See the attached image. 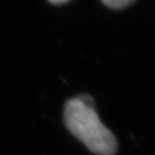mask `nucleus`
<instances>
[{
    "label": "nucleus",
    "mask_w": 155,
    "mask_h": 155,
    "mask_svg": "<svg viewBox=\"0 0 155 155\" xmlns=\"http://www.w3.org/2000/svg\"><path fill=\"white\" fill-rule=\"evenodd\" d=\"M65 123L74 137L97 155H114L117 142L114 135L101 123L93 102L79 97L66 104Z\"/></svg>",
    "instance_id": "f257e3e1"
},
{
    "label": "nucleus",
    "mask_w": 155,
    "mask_h": 155,
    "mask_svg": "<svg viewBox=\"0 0 155 155\" xmlns=\"http://www.w3.org/2000/svg\"><path fill=\"white\" fill-rule=\"evenodd\" d=\"M107 7L112 9H122V8L128 5L134 0H101Z\"/></svg>",
    "instance_id": "f03ea898"
},
{
    "label": "nucleus",
    "mask_w": 155,
    "mask_h": 155,
    "mask_svg": "<svg viewBox=\"0 0 155 155\" xmlns=\"http://www.w3.org/2000/svg\"><path fill=\"white\" fill-rule=\"evenodd\" d=\"M48 1L54 3V5H61V3L66 2V1H68V0H48Z\"/></svg>",
    "instance_id": "7ed1b4c3"
}]
</instances>
